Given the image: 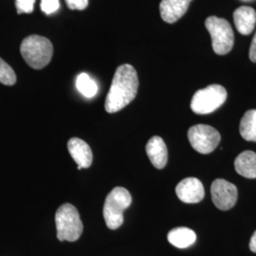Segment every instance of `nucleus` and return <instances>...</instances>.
I'll list each match as a JSON object with an SVG mask.
<instances>
[{"instance_id":"obj_5","label":"nucleus","mask_w":256,"mask_h":256,"mask_svg":"<svg viewBox=\"0 0 256 256\" xmlns=\"http://www.w3.org/2000/svg\"><path fill=\"white\" fill-rule=\"evenodd\" d=\"M227 90L220 84H210L194 93L191 102V110L198 115L214 112L227 100Z\"/></svg>"},{"instance_id":"obj_19","label":"nucleus","mask_w":256,"mask_h":256,"mask_svg":"<svg viewBox=\"0 0 256 256\" xmlns=\"http://www.w3.org/2000/svg\"><path fill=\"white\" fill-rule=\"evenodd\" d=\"M36 0H16V6L19 14H32L34 9Z\"/></svg>"},{"instance_id":"obj_6","label":"nucleus","mask_w":256,"mask_h":256,"mask_svg":"<svg viewBox=\"0 0 256 256\" xmlns=\"http://www.w3.org/2000/svg\"><path fill=\"white\" fill-rule=\"evenodd\" d=\"M205 27L212 37L214 52L218 55L229 54L234 43V34L229 22L218 16H210L205 21Z\"/></svg>"},{"instance_id":"obj_23","label":"nucleus","mask_w":256,"mask_h":256,"mask_svg":"<svg viewBox=\"0 0 256 256\" xmlns=\"http://www.w3.org/2000/svg\"><path fill=\"white\" fill-rule=\"evenodd\" d=\"M250 248L252 252L256 254V230L254 232L252 236L250 238Z\"/></svg>"},{"instance_id":"obj_7","label":"nucleus","mask_w":256,"mask_h":256,"mask_svg":"<svg viewBox=\"0 0 256 256\" xmlns=\"http://www.w3.org/2000/svg\"><path fill=\"white\" fill-rule=\"evenodd\" d=\"M220 132L207 124H196L188 130V140L192 148L200 154H210L220 142Z\"/></svg>"},{"instance_id":"obj_20","label":"nucleus","mask_w":256,"mask_h":256,"mask_svg":"<svg viewBox=\"0 0 256 256\" xmlns=\"http://www.w3.org/2000/svg\"><path fill=\"white\" fill-rule=\"evenodd\" d=\"M60 7L59 0H41V10L46 14H52Z\"/></svg>"},{"instance_id":"obj_15","label":"nucleus","mask_w":256,"mask_h":256,"mask_svg":"<svg viewBox=\"0 0 256 256\" xmlns=\"http://www.w3.org/2000/svg\"><path fill=\"white\" fill-rule=\"evenodd\" d=\"M168 241L178 248H186L192 246L196 240V234L192 230L185 227L176 228L169 232Z\"/></svg>"},{"instance_id":"obj_9","label":"nucleus","mask_w":256,"mask_h":256,"mask_svg":"<svg viewBox=\"0 0 256 256\" xmlns=\"http://www.w3.org/2000/svg\"><path fill=\"white\" fill-rule=\"evenodd\" d=\"M178 198L184 203H198L205 196L202 182L196 178H187L178 183L176 187Z\"/></svg>"},{"instance_id":"obj_8","label":"nucleus","mask_w":256,"mask_h":256,"mask_svg":"<svg viewBox=\"0 0 256 256\" xmlns=\"http://www.w3.org/2000/svg\"><path fill=\"white\" fill-rule=\"evenodd\" d=\"M212 200L218 209L227 210L232 209L238 202V188L234 184L218 178L210 186Z\"/></svg>"},{"instance_id":"obj_21","label":"nucleus","mask_w":256,"mask_h":256,"mask_svg":"<svg viewBox=\"0 0 256 256\" xmlns=\"http://www.w3.org/2000/svg\"><path fill=\"white\" fill-rule=\"evenodd\" d=\"M68 9L82 10L88 5V0H66Z\"/></svg>"},{"instance_id":"obj_16","label":"nucleus","mask_w":256,"mask_h":256,"mask_svg":"<svg viewBox=\"0 0 256 256\" xmlns=\"http://www.w3.org/2000/svg\"><path fill=\"white\" fill-rule=\"evenodd\" d=\"M239 132L248 142H256V110H248L240 120Z\"/></svg>"},{"instance_id":"obj_1","label":"nucleus","mask_w":256,"mask_h":256,"mask_svg":"<svg viewBox=\"0 0 256 256\" xmlns=\"http://www.w3.org/2000/svg\"><path fill=\"white\" fill-rule=\"evenodd\" d=\"M138 78L131 64L120 66L114 74L104 108L108 113H116L124 108L137 96Z\"/></svg>"},{"instance_id":"obj_17","label":"nucleus","mask_w":256,"mask_h":256,"mask_svg":"<svg viewBox=\"0 0 256 256\" xmlns=\"http://www.w3.org/2000/svg\"><path fill=\"white\" fill-rule=\"evenodd\" d=\"M76 86L81 94L86 98L94 97L98 92L97 84L88 74H79L76 80Z\"/></svg>"},{"instance_id":"obj_10","label":"nucleus","mask_w":256,"mask_h":256,"mask_svg":"<svg viewBox=\"0 0 256 256\" xmlns=\"http://www.w3.org/2000/svg\"><path fill=\"white\" fill-rule=\"evenodd\" d=\"M68 149L74 162L78 164V170L90 167L93 155L90 147L84 140L79 138H72L68 142Z\"/></svg>"},{"instance_id":"obj_4","label":"nucleus","mask_w":256,"mask_h":256,"mask_svg":"<svg viewBox=\"0 0 256 256\" xmlns=\"http://www.w3.org/2000/svg\"><path fill=\"white\" fill-rule=\"evenodd\" d=\"M132 196L126 188L116 187L108 194L104 206V218L110 230L119 229L124 223V210L131 205Z\"/></svg>"},{"instance_id":"obj_2","label":"nucleus","mask_w":256,"mask_h":256,"mask_svg":"<svg viewBox=\"0 0 256 256\" xmlns=\"http://www.w3.org/2000/svg\"><path fill=\"white\" fill-rule=\"evenodd\" d=\"M20 52L30 68L41 70L50 64L54 55V46L46 37L30 36L22 41Z\"/></svg>"},{"instance_id":"obj_13","label":"nucleus","mask_w":256,"mask_h":256,"mask_svg":"<svg viewBox=\"0 0 256 256\" xmlns=\"http://www.w3.org/2000/svg\"><path fill=\"white\" fill-rule=\"evenodd\" d=\"M234 21L241 34H250L256 25V10L248 6L239 7L234 12Z\"/></svg>"},{"instance_id":"obj_22","label":"nucleus","mask_w":256,"mask_h":256,"mask_svg":"<svg viewBox=\"0 0 256 256\" xmlns=\"http://www.w3.org/2000/svg\"><path fill=\"white\" fill-rule=\"evenodd\" d=\"M248 56H250V59L252 62L256 63V34L252 41L250 52H248Z\"/></svg>"},{"instance_id":"obj_11","label":"nucleus","mask_w":256,"mask_h":256,"mask_svg":"<svg viewBox=\"0 0 256 256\" xmlns=\"http://www.w3.org/2000/svg\"><path fill=\"white\" fill-rule=\"evenodd\" d=\"M192 0H162L160 4V16L164 21L173 24L182 18Z\"/></svg>"},{"instance_id":"obj_3","label":"nucleus","mask_w":256,"mask_h":256,"mask_svg":"<svg viewBox=\"0 0 256 256\" xmlns=\"http://www.w3.org/2000/svg\"><path fill=\"white\" fill-rule=\"evenodd\" d=\"M57 238L60 241H77L82 234V223L79 212L72 204L64 203L55 214Z\"/></svg>"},{"instance_id":"obj_12","label":"nucleus","mask_w":256,"mask_h":256,"mask_svg":"<svg viewBox=\"0 0 256 256\" xmlns=\"http://www.w3.org/2000/svg\"><path fill=\"white\" fill-rule=\"evenodd\" d=\"M146 154L156 169H162L167 164L168 151L164 140L158 136L151 138L146 144Z\"/></svg>"},{"instance_id":"obj_14","label":"nucleus","mask_w":256,"mask_h":256,"mask_svg":"<svg viewBox=\"0 0 256 256\" xmlns=\"http://www.w3.org/2000/svg\"><path fill=\"white\" fill-rule=\"evenodd\" d=\"M234 168L238 174L247 178H256V153L244 151L234 160Z\"/></svg>"},{"instance_id":"obj_18","label":"nucleus","mask_w":256,"mask_h":256,"mask_svg":"<svg viewBox=\"0 0 256 256\" xmlns=\"http://www.w3.org/2000/svg\"><path fill=\"white\" fill-rule=\"evenodd\" d=\"M0 82L5 86H14L16 82V75L10 66L0 58Z\"/></svg>"}]
</instances>
